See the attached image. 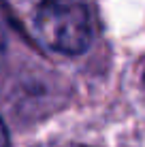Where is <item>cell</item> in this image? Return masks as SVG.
Masks as SVG:
<instances>
[{"label":"cell","instance_id":"6da1fadb","mask_svg":"<svg viewBox=\"0 0 145 147\" xmlns=\"http://www.w3.org/2000/svg\"><path fill=\"white\" fill-rule=\"evenodd\" d=\"M34 26L47 47L66 55L83 53L92 40L90 11L83 0H43Z\"/></svg>","mask_w":145,"mask_h":147},{"label":"cell","instance_id":"7a4b0ae2","mask_svg":"<svg viewBox=\"0 0 145 147\" xmlns=\"http://www.w3.org/2000/svg\"><path fill=\"white\" fill-rule=\"evenodd\" d=\"M0 147H9V132L4 128L2 119H0Z\"/></svg>","mask_w":145,"mask_h":147}]
</instances>
